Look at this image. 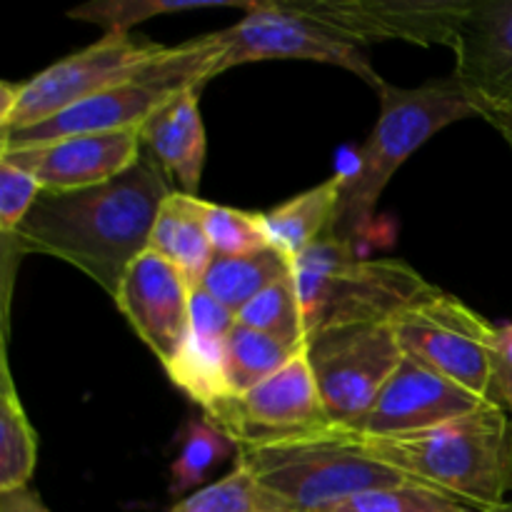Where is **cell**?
<instances>
[{
  "instance_id": "cell-1",
  "label": "cell",
  "mask_w": 512,
  "mask_h": 512,
  "mask_svg": "<svg viewBox=\"0 0 512 512\" xmlns=\"http://www.w3.org/2000/svg\"><path fill=\"white\" fill-rule=\"evenodd\" d=\"M173 193L165 175L140 158L93 188L43 190L5 248L60 258L115 298L130 265L148 250L155 218Z\"/></svg>"
},
{
  "instance_id": "cell-2",
  "label": "cell",
  "mask_w": 512,
  "mask_h": 512,
  "mask_svg": "<svg viewBox=\"0 0 512 512\" xmlns=\"http://www.w3.org/2000/svg\"><path fill=\"white\" fill-rule=\"evenodd\" d=\"M355 443L405 478L440 490L473 510H495L512 495V420L498 403L465 418L395 438Z\"/></svg>"
},
{
  "instance_id": "cell-3",
  "label": "cell",
  "mask_w": 512,
  "mask_h": 512,
  "mask_svg": "<svg viewBox=\"0 0 512 512\" xmlns=\"http://www.w3.org/2000/svg\"><path fill=\"white\" fill-rule=\"evenodd\" d=\"M375 93L380 98V115L355 155L353 168L343 173L335 215L333 235L350 243L368 228L380 195L415 150L458 120L483 118V110L455 75L428 80L418 88H400L385 80Z\"/></svg>"
},
{
  "instance_id": "cell-4",
  "label": "cell",
  "mask_w": 512,
  "mask_h": 512,
  "mask_svg": "<svg viewBox=\"0 0 512 512\" xmlns=\"http://www.w3.org/2000/svg\"><path fill=\"white\" fill-rule=\"evenodd\" d=\"M235 463L253 475L273 512H325L365 490L408 483L365 453L348 430L270 445H238Z\"/></svg>"
},
{
  "instance_id": "cell-5",
  "label": "cell",
  "mask_w": 512,
  "mask_h": 512,
  "mask_svg": "<svg viewBox=\"0 0 512 512\" xmlns=\"http://www.w3.org/2000/svg\"><path fill=\"white\" fill-rule=\"evenodd\" d=\"M308 335L338 325L393 323L433 285L403 260H368L335 235L293 260Z\"/></svg>"
},
{
  "instance_id": "cell-6",
  "label": "cell",
  "mask_w": 512,
  "mask_h": 512,
  "mask_svg": "<svg viewBox=\"0 0 512 512\" xmlns=\"http://www.w3.org/2000/svg\"><path fill=\"white\" fill-rule=\"evenodd\" d=\"M220 58L223 40L218 38V30L165 48L153 63L145 65L125 83L113 85L33 128L0 133V150L30 148L68 135L140 130L155 110L183 95L185 90H200L208 80L218 78Z\"/></svg>"
},
{
  "instance_id": "cell-7",
  "label": "cell",
  "mask_w": 512,
  "mask_h": 512,
  "mask_svg": "<svg viewBox=\"0 0 512 512\" xmlns=\"http://www.w3.org/2000/svg\"><path fill=\"white\" fill-rule=\"evenodd\" d=\"M168 45L130 33H105L88 48L55 60L25 83H0V133L33 128L153 63Z\"/></svg>"
},
{
  "instance_id": "cell-8",
  "label": "cell",
  "mask_w": 512,
  "mask_h": 512,
  "mask_svg": "<svg viewBox=\"0 0 512 512\" xmlns=\"http://www.w3.org/2000/svg\"><path fill=\"white\" fill-rule=\"evenodd\" d=\"M405 358L428 365L435 373L478 398L495 403L493 365L500 328L440 288H430L393 320Z\"/></svg>"
},
{
  "instance_id": "cell-9",
  "label": "cell",
  "mask_w": 512,
  "mask_h": 512,
  "mask_svg": "<svg viewBox=\"0 0 512 512\" xmlns=\"http://www.w3.org/2000/svg\"><path fill=\"white\" fill-rule=\"evenodd\" d=\"M305 358L313 368L330 425L350 433L373 408L405 353L393 323H358L308 335Z\"/></svg>"
},
{
  "instance_id": "cell-10",
  "label": "cell",
  "mask_w": 512,
  "mask_h": 512,
  "mask_svg": "<svg viewBox=\"0 0 512 512\" xmlns=\"http://www.w3.org/2000/svg\"><path fill=\"white\" fill-rule=\"evenodd\" d=\"M218 38L223 40L218 75L230 68H238V65L255 63V60L293 58L343 68L358 75L375 90L385 83L375 73L373 63L365 53V45L300 13L288 0L285 3H273V0L253 3V8L238 23L218 30Z\"/></svg>"
},
{
  "instance_id": "cell-11",
  "label": "cell",
  "mask_w": 512,
  "mask_h": 512,
  "mask_svg": "<svg viewBox=\"0 0 512 512\" xmlns=\"http://www.w3.org/2000/svg\"><path fill=\"white\" fill-rule=\"evenodd\" d=\"M210 420L238 445L283 443L333 430L305 348L273 378L228 400Z\"/></svg>"
},
{
  "instance_id": "cell-12",
  "label": "cell",
  "mask_w": 512,
  "mask_h": 512,
  "mask_svg": "<svg viewBox=\"0 0 512 512\" xmlns=\"http://www.w3.org/2000/svg\"><path fill=\"white\" fill-rule=\"evenodd\" d=\"M470 5L473 0H305L293 8L360 45L405 40L453 50Z\"/></svg>"
},
{
  "instance_id": "cell-13",
  "label": "cell",
  "mask_w": 512,
  "mask_h": 512,
  "mask_svg": "<svg viewBox=\"0 0 512 512\" xmlns=\"http://www.w3.org/2000/svg\"><path fill=\"white\" fill-rule=\"evenodd\" d=\"M193 285L163 255L145 250L128 268L115 305L140 340L168 368L190 335Z\"/></svg>"
},
{
  "instance_id": "cell-14",
  "label": "cell",
  "mask_w": 512,
  "mask_h": 512,
  "mask_svg": "<svg viewBox=\"0 0 512 512\" xmlns=\"http://www.w3.org/2000/svg\"><path fill=\"white\" fill-rule=\"evenodd\" d=\"M485 403L488 400L478 398L463 385L435 373L428 365L405 358L388 385L380 390L368 415L350 433L363 435V438H395V435L420 433V430L465 418L483 408Z\"/></svg>"
},
{
  "instance_id": "cell-15",
  "label": "cell",
  "mask_w": 512,
  "mask_h": 512,
  "mask_svg": "<svg viewBox=\"0 0 512 512\" xmlns=\"http://www.w3.org/2000/svg\"><path fill=\"white\" fill-rule=\"evenodd\" d=\"M143 158L140 130L68 135L30 148L0 150V160L33 175L43 190H80L108 183Z\"/></svg>"
},
{
  "instance_id": "cell-16",
  "label": "cell",
  "mask_w": 512,
  "mask_h": 512,
  "mask_svg": "<svg viewBox=\"0 0 512 512\" xmlns=\"http://www.w3.org/2000/svg\"><path fill=\"white\" fill-rule=\"evenodd\" d=\"M453 75L490 115L512 110V0H473L453 43Z\"/></svg>"
},
{
  "instance_id": "cell-17",
  "label": "cell",
  "mask_w": 512,
  "mask_h": 512,
  "mask_svg": "<svg viewBox=\"0 0 512 512\" xmlns=\"http://www.w3.org/2000/svg\"><path fill=\"white\" fill-rule=\"evenodd\" d=\"M235 323L238 318L228 308L203 288H195L190 298V335L178 358L165 368L175 388L200 405L208 418L233 400L225 380V340Z\"/></svg>"
},
{
  "instance_id": "cell-18",
  "label": "cell",
  "mask_w": 512,
  "mask_h": 512,
  "mask_svg": "<svg viewBox=\"0 0 512 512\" xmlns=\"http://www.w3.org/2000/svg\"><path fill=\"white\" fill-rule=\"evenodd\" d=\"M200 90H185L155 110L140 128L143 158L165 175L175 193L198 195L205 168V125L200 115Z\"/></svg>"
},
{
  "instance_id": "cell-19",
  "label": "cell",
  "mask_w": 512,
  "mask_h": 512,
  "mask_svg": "<svg viewBox=\"0 0 512 512\" xmlns=\"http://www.w3.org/2000/svg\"><path fill=\"white\" fill-rule=\"evenodd\" d=\"M205 200L198 195L173 193L155 218L148 250L163 255L193 288H200L205 270L213 263L215 253L203 223Z\"/></svg>"
},
{
  "instance_id": "cell-20",
  "label": "cell",
  "mask_w": 512,
  "mask_h": 512,
  "mask_svg": "<svg viewBox=\"0 0 512 512\" xmlns=\"http://www.w3.org/2000/svg\"><path fill=\"white\" fill-rule=\"evenodd\" d=\"M340 193H343V173L333 175L325 183L315 185L265 213V225H268L273 248L283 250L288 258L295 260L325 235H333Z\"/></svg>"
},
{
  "instance_id": "cell-21",
  "label": "cell",
  "mask_w": 512,
  "mask_h": 512,
  "mask_svg": "<svg viewBox=\"0 0 512 512\" xmlns=\"http://www.w3.org/2000/svg\"><path fill=\"white\" fill-rule=\"evenodd\" d=\"M293 270V258L278 248H265L248 255H215L210 268L205 270L200 288L238 318L250 300L258 298L265 288Z\"/></svg>"
},
{
  "instance_id": "cell-22",
  "label": "cell",
  "mask_w": 512,
  "mask_h": 512,
  "mask_svg": "<svg viewBox=\"0 0 512 512\" xmlns=\"http://www.w3.org/2000/svg\"><path fill=\"white\" fill-rule=\"evenodd\" d=\"M0 375V493H13L30 488L38 465V435L20 403L5 350L0 358Z\"/></svg>"
},
{
  "instance_id": "cell-23",
  "label": "cell",
  "mask_w": 512,
  "mask_h": 512,
  "mask_svg": "<svg viewBox=\"0 0 512 512\" xmlns=\"http://www.w3.org/2000/svg\"><path fill=\"white\" fill-rule=\"evenodd\" d=\"M300 350L248 328L243 323H235L225 340V380L233 398L253 390L255 385L273 378L278 370H283Z\"/></svg>"
},
{
  "instance_id": "cell-24",
  "label": "cell",
  "mask_w": 512,
  "mask_h": 512,
  "mask_svg": "<svg viewBox=\"0 0 512 512\" xmlns=\"http://www.w3.org/2000/svg\"><path fill=\"white\" fill-rule=\"evenodd\" d=\"M233 455H238V443L208 415L188 420L180 435L178 455L170 465V495L180 498L188 490L200 488L210 470Z\"/></svg>"
},
{
  "instance_id": "cell-25",
  "label": "cell",
  "mask_w": 512,
  "mask_h": 512,
  "mask_svg": "<svg viewBox=\"0 0 512 512\" xmlns=\"http://www.w3.org/2000/svg\"><path fill=\"white\" fill-rule=\"evenodd\" d=\"M218 8H240L248 13L253 3L248 0H103L100 3L98 0V3H85L80 8L68 10V18L100 25L105 28V33H130L133 25L158 18V15Z\"/></svg>"
},
{
  "instance_id": "cell-26",
  "label": "cell",
  "mask_w": 512,
  "mask_h": 512,
  "mask_svg": "<svg viewBox=\"0 0 512 512\" xmlns=\"http://www.w3.org/2000/svg\"><path fill=\"white\" fill-rule=\"evenodd\" d=\"M238 323L260 330L290 348L303 350L308 330H305L303 303H300L295 273L285 275L278 283L265 288L258 298L250 300L238 313Z\"/></svg>"
},
{
  "instance_id": "cell-27",
  "label": "cell",
  "mask_w": 512,
  "mask_h": 512,
  "mask_svg": "<svg viewBox=\"0 0 512 512\" xmlns=\"http://www.w3.org/2000/svg\"><path fill=\"white\" fill-rule=\"evenodd\" d=\"M325 512H475L460 500L440 493V490L428 488L423 483L388 485V488L365 490V493L353 495L345 503L333 505Z\"/></svg>"
},
{
  "instance_id": "cell-28",
  "label": "cell",
  "mask_w": 512,
  "mask_h": 512,
  "mask_svg": "<svg viewBox=\"0 0 512 512\" xmlns=\"http://www.w3.org/2000/svg\"><path fill=\"white\" fill-rule=\"evenodd\" d=\"M203 223L215 255H248L273 248L265 225V213L225 208L205 200Z\"/></svg>"
},
{
  "instance_id": "cell-29",
  "label": "cell",
  "mask_w": 512,
  "mask_h": 512,
  "mask_svg": "<svg viewBox=\"0 0 512 512\" xmlns=\"http://www.w3.org/2000/svg\"><path fill=\"white\" fill-rule=\"evenodd\" d=\"M170 512H273L253 475L235 463L225 478L178 500Z\"/></svg>"
},
{
  "instance_id": "cell-30",
  "label": "cell",
  "mask_w": 512,
  "mask_h": 512,
  "mask_svg": "<svg viewBox=\"0 0 512 512\" xmlns=\"http://www.w3.org/2000/svg\"><path fill=\"white\" fill-rule=\"evenodd\" d=\"M40 193H43V185L33 175L8 160H0V235L3 240L13 238Z\"/></svg>"
},
{
  "instance_id": "cell-31",
  "label": "cell",
  "mask_w": 512,
  "mask_h": 512,
  "mask_svg": "<svg viewBox=\"0 0 512 512\" xmlns=\"http://www.w3.org/2000/svg\"><path fill=\"white\" fill-rule=\"evenodd\" d=\"M493 393L495 403L512 420V325H505L498 333V350H495L493 365Z\"/></svg>"
},
{
  "instance_id": "cell-32",
  "label": "cell",
  "mask_w": 512,
  "mask_h": 512,
  "mask_svg": "<svg viewBox=\"0 0 512 512\" xmlns=\"http://www.w3.org/2000/svg\"><path fill=\"white\" fill-rule=\"evenodd\" d=\"M0 512H50L33 488L0 493Z\"/></svg>"
},
{
  "instance_id": "cell-33",
  "label": "cell",
  "mask_w": 512,
  "mask_h": 512,
  "mask_svg": "<svg viewBox=\"0 0 512 512\" xmlns=\"http://www.w3.org/2000/svg\"><path fill=\"white\" fill-rule=\"evenodd\" d=\"M488 123L493 125V128H498V133L508 140V145L512 148V110H508V113L490 115Z\"/></svg>"
},
{
  "instance_id": "cell-34",
  "label": "cell",
  "mask_w": 512,
  "mask_h": 512,
  "mask_svg": "<svg viewBox=\"0 0 512 512\" xmlns=\"http://www.w3.org/2000/svg\"><path fill=\"white\" fill-rule=\"evenodd\" d=\"M475 512H512V500L508 505H503V508H495V510H475Z\"/></svg>"
}]
</instances>
